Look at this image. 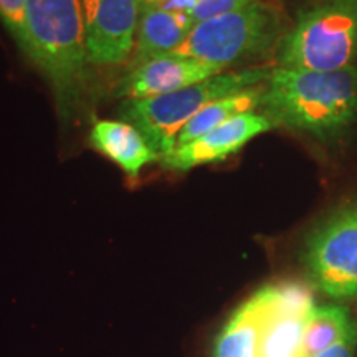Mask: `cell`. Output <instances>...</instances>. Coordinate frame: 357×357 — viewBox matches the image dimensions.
I'll use <instances>...</instances> for the list:
<instances>
[{
    "label": "cell",
    "instance_id": "1",
    "mask_svg": "<svg viewBox=\"0 0 357 357\" xmlns=\"http://www.w3.org/2000/svg\"><path fill=\"white\" fill-rule=\"evenodd\" d=\"M263 114L287 126L331 139L357 119V65L336 71L276 66L265 83Z\"/></svg>",
    "mask_w": 357,
    "mask_h": 357
},
{
    "label": "cell",
    "instance_id": "2",
    "mask_svg": "<svg viewBox=\"0 0 357 357\" xmlns=\"http://www.w3.org/2000/svg\"><path fill=\"white\" fill-rule=\"evenodd\" d=\"M22 52L47 78L60 114H73L83 101L91 66L82 2L26 0Z\"/></svg>",
    "mask_w": 357,
    "mask_h": 357
},
{
    "label": "cell",
    "instance_id": "3",
    "mask_svg": "<svg viewBox=\"0 0 357 357\" xmlns=\"http://www.w3.org/2000/svg\"><path fill=\"white\" fill-rule=\"evenodd\" d=\"M273 68L253 66L240 71H223L220 75L166 93V95L123 101L119 116L132 124L160 158L172 153L177 137L187 123L211 102L235 95L245 89L261 86Z\"/></svg>",
    "mask_w": 357,
    "mask_h": 357
},
{
    "label": "cell",
    "instance_id": "4",
    "mask_svg": "<svg viewBox=\"0 0 357 357\" xmlns=\"http://www.w3.org/2000/svg\"><path fill=\"white\" fill-rule=\"evenodd\" d=\"M278 48L280 68L336 71L356 66L357 0H321L301 10Z\"/></svg>",
    "mask_w": 357,
    "mask_h": 357
},
{
    "label": "cell",
    "instance_id": "5",
    "mask_svg": "<svg viewBox=\"0 0 357 357\" xmlns=\"http://www.w3.org/2000/svg\"><path fill=\"white\" fill-rule=\"evenodd\" d=\"M281 20L273 7L257 2L195 24L177 53L227 68L263 55L278 40Z\"/></svg>",
    "mask_w": 357,
    "mask_h": 357
},
{
    "label": "cell",
    "instance_id": "6",
    "mask_svg": "<svg viewBox=\"0 0 357 357\" xmlns=\"http://www.w3.org/2000/svg\"><path fill=\"white\" fill-rule=\"evenodd\" d=\"M305 261L321 291L336 300H357V205H347L316 227Z\"/></svg>",
    "mask_w": 357,
    "mask_h": 357
},
{
    "label": "cell",
    "instance_id": "7",
    "mask_svg": "<svg viewBox=\"0 0 357 357\" xmlns=\"http://www.w3.org/2000/svg\"><path fill=\"white\" fill-rule=\"evenodd\" d=\"M260 301L258 357H301L303 333L314 310L312 289L300 281H281L257 291Z\"/></svg>",
    "mask_w": 357,
    "mask_h": 357
},
{
    "label": "cell",
    "instance_id": "8",
    "mask_svg": "<svg viewBox=\"0 0 357 357\" xmlns=\"http://www.w3.org/2000/svg\"><path fill=\"white\" fill-rule=\"evenodd\" d=\"M91 66L123 65L131 58L141 17L139 0H79Z\"/></svg>",
    "mask_w": 357,
    "mask_h": 357
},
{
    "label": "cell",
    "instance_id": "9",
    "mask_svg": "<svg viewBox=\"0 0 357 357\" xmlns=\"http://www.w3.org/2000/svg\"><path fill=\"white\" fill-rule=\"evenodd\" d=\"M223 71L225 68L222 66L171 52L129 68L116 86L114 95L124 101L166 95L190 84L205 82Z\"/></svg>",
    "mask_w": 357,
    "mask_h": 357
},
{
    "label": "cell",
    "instance_id": "10",
    "mask_svg": "<svg viewBox=\"0 0 357 357\" xmlns=\"http://www.w3.org/2000/svg\"><path fill=\"white\" fill-rule=\"evenodd\" d=\"M271 128H275V124L263 113H242L189 144L176 147L172 153L160 158L159 162L164 169L176 172H187L205 164L220 162L238 153L253 137L270 131Z\"/></svg>",
    "mask_w": 357,
    "mask_h": 357
},
{
    "label": "cell",
    "instance_id": "11",
    "mask_svg": "<svg viewBox=\"0 0 357 357\" xmlns=\"http://www.w3.org/2000/svg\"><path fill=\"white\" fill-rule=\"evenodd\" d=\"M89 144L131 178H137L146 166L160 160L146 137L123 119L96 121L89 131Z\"/></svg>",
    "mask_w": 357,
    "mask_h": 357
},
{
    "label": "cell",
    "instance_id": "12",
    "mask_svg": "<svg viewBox=\"0 0 357 357\" xmlns=\"http://www.w3.org/2000/svg\"><path fill=\"white\" fill-rule=\"evenodd\" d=\"M194 25L190 17L177 15L159 7L142 8L134 50L129 58V68L154 56L177 52L189 37Z\"/></svg>",
    "mask_w": 357,
    "mask_h": 357
},
{
    "label": "cell",
    "instance_id": "13",
    "mask_svg": "<svg viewBox=\"0 0 357 357\" xmlns=\"http://www.w3.org/2000/svg\"><path fill=\"white\" fill-rule=\"evenodd\" d=\"M263 95H265V84L245 89V91L235 93V95L220 98V100L211 102V105H207L205 108L200 109L199 113L185 124L184 129L178 134L176 147L189 144V142L195 141L197 137L204 136L205 132L218 128L220 124L235 118V116L261 108ZM176 147H174V149H176Z\"/></svg>",
    "mask_w": 357,
    "mask_h": 357
},
{
    "label": "cell",
    "instance_id": "14",
    "mask_svg": "<svg viewBox=\"0 0 357 357\" xmlns=\"http://www.w3.org/2000/svg\"><path fill=\"white\" fill-rule=\"evenodd\" d=\"M261 310L257 293L236 310L213 344L212 357H258Z\"/></svg>",
    "mask_w": 357,
    "mask_h": 357
},
{
    "label": "cell",
    "instance_id": "15",
    "mask_svg": "<svg viewBox=\"0 0 357 357\" xmlns=\"http://www.w3.org/2000/svg\"><path fill=\"white\" fill-rule=\"evenodd\" d=\"M357 323L347 307L339 305L314 307L307 316L303 333L301 357H311L328 349L349 334Z\"/></svg>",
    "mask_w": 357,
    "mask_h": 357
},
{
    "label": "cell",
    "instance_id": "16",
    "mask_svg": "<svg viewBox=\"0 0 357 357\" xmlns=\"http://www.w3.org/2000/svg\"><path fill=\"white\" fill-rule=\"evenodd\" d=\"M25 6L26 0H0V22L20 48L25 37Z\"/></svg>",
    "mask_w": 357,
    "mask_h": 357
},
{
    "label": "cell",
    "instance_id": "17",
    "mask_svg": "<svg viewBox=\"0 0 357 357\" xmlns=\"http://www.w3.org/2000/svg\"><path fill=\"white\" fill-rule=\"evenodd\" d=\"M257 2V0H199V6L195 8L194 24H200V22L211 20L213 17L223 15L238 8H243L250 6V3Z\"/></svg>",
    "mask_w": 357,
    "mask_h": 357
},
{
    "label": "cell",
    "instance_id": "18",
    "mask_svg": "<svg viewBox=\"0 0 357 357\" xmlns=\"http://www.w3.org/2000/svg\"><path fill=\"white\" fill-rule=\"evenodd\" d=\"M356 346H357V326L349 334H346L344 337L339 339V341L334 342L333 346H329L328 349L321 351L319 354L311 356V357H352Z\"/></svg>",
    "mask_w": 357,
    "mask_h": 357
},
{
    "label": "cell",
    "instance_id": "19",
    "mask_svg": "<svg viewBox=\"0 0 357 357\" xmlns=\"http://www.w3.org/2000/svg\"><path fill=\"white\" fill-rule=\"evenodd\" d=\"M199 6V0H159L154 7L162 8V10L177 13V15L194 17L195 8Z\"/></svg>",
    "mask_w": 357,
    "mask_h": 357
},
{
    "label": "cell",
    "instance_id": "20",
    "mask_svg": "<svg viewBox=\"0 0 357 357\" xmlns=\"http://www.w3.org/2000/svg\"><path fill=\"white\" fill-rule=\"evenodd\" d=\"M158 2H159V0H139L141 10H142V8H147V7H154Z\"/></svg>",
    "mask_w": 357,
    "mask_h": 357
}]
</instances>
